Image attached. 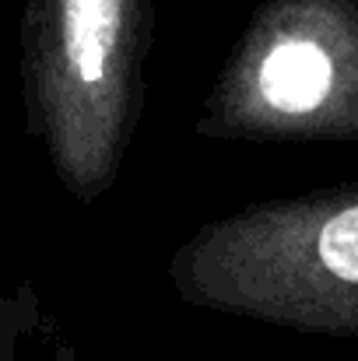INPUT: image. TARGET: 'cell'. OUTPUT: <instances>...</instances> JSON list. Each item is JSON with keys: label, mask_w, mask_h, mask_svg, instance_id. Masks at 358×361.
<instances>
[{"label": "cell", "mask_w": 358, "mask_h": 361, "mask_svg": "<svg viewBox=\"0 0 358 361\" xmlns=\"http://www.w3.org/2000/svg\"><path fill=\"white\" fill-rule=\"evenodd\" d=\"M179 302L309 337H358V183L256 200L169 259Z\"/></svg>", "instance_id": "6da1fadb"}, {"label": "cell", "mask_w": 358, "mask_h": 361, "mask_svg": "<svg viewBox=\"0 0 358 361\" xmlns=\"http://www.w3.org/2000/svg\"><path fill=\"white\" fill-rule=\"evenodd\" d=\"M193 133L218 144H358V0H263Z\"/></svg>", "instance_id": "3957f363"}, {"label": "cell", "mask_w": 358, "mask_h": 361, "mask_svg": "<svg viewBox=\"0 0 358 361\" xmlns=\"http://www.w3.org/2000/svg\"><path fill=\"white\" fill-rule=\"evenodd\" d=\"M53 361H81V358H78V351H74L71 344H56V351H53Z\"/></svg>", "instance_id": "277c9868"}, {"label": "cell", "mask_w": 358, "mask_h": 361, "mask_svg": "<svg viewBox=\"0 0 358 361\" xmlns=\"http://www.w3.org/2000/svg\"><path fill=\"white\" fill-rule=\"evenodd\" d=\"M158 0H25V130L78 200L117 186L148 102Z\"/></svg>", "instance_id": "7a4b0ae2"}]
</instances>
